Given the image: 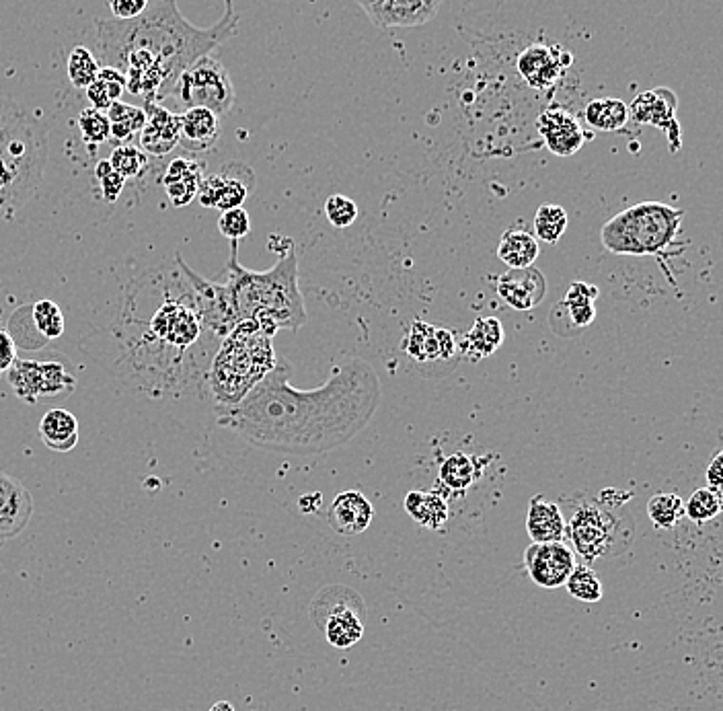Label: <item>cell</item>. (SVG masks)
<instances>
[{
	"instance_id": "1",
	"label": "cell",
	"mask_w": 723,
	"mask_h": 711,
	"mask_svg": "<svg viewBox=\"0 0 723 711\" xmlns=\"http://www.w3.org/2000/svg\"><path fill=\"white\" fill-rule=\"evenodd\" d=\"M292 366L276 368L233 407H220L218 424L261 451L325 455L352 442L374 418L383 399L378 374L362 358L337 366L313 391L290 385Z\"/></svg>"
},
{
	"instance_id": "2",
	"label": "cell",
	"mask_w": 723,
	"mask_h": 711,
	"mask_svg": "<svg viewBox=\"0 0 723 711\" xmlns=\"http://www.w3.org/2000/svg\"><path fill=\"white\" fill-rule=\"evenodd\" d=\"M222 19L200 29L177 9V0H159L130 21H95L97 58L124 72L128 91L146 103L169 97L185 68L210 56L239 31L233 0H224Z\"/></svg>"
},
{
	"instance_id": "3",
	"label": "cell",
	"mask_w": 723,
	"mask_h": 711,
	"mask_svg": "<svg viewBox=\"0 0 723 711\" xmlns=\"http://www.w3.org/2000/svg\"><path fill=\"white\" fill-rule=\"evenodd\" d=\"M239 241H231L226 288L231 292L237 323L253 319L274 335L280 329L296 331L307 323V309L298 286V253L292 239L278 264L265 272H251L239 264Z\"/></svg>"
},
{
	"instance_id": "4",
	"label": "cell",
	"mask_w": 723,
	"mask_h": 711,
	"mask_svg": "<svg viewBox=\"0 0 723 711\" xmlns=\"http://www.w3.org/2000/svg\"><path fill=\"white\" fill-rule=\"evenodd\" d=\"M48 130L21 105L0 97V222L11 220L40 187Z\"/></svg>"
},
{
	"instance_id": "5",
	"label": "cell",
	"mask_w": 723,
	"mask_h": 711,
	"mask_svg": "<svg viewBox=\"0 0 723 711\" xmlns=\"http://www.w3.org/2000/svg\"><path fill=\"white\" fill-rule=\"evenodd\" d=\"M274 333L257 321H241L224 342L212 364V389L220 407H233L276 368Z\"/></svg>"
},
{
	"instance_id": "6",
	"label": "cell",
	"mask_w": 723,
	"mask_h": 711,
	"mask_svg": "<svg viewBox=\"0 0 723 711\" xmlns=\"http://www.w3.org/2000/svg\"><path fill=\"white\" fill-rule=\"evenodd\" d=\"M684 210L664 202H641L606 220L602 247L621 257H666L682 231Z\"/></svg>"
},
{
	"instance_id": "7",
	"label": "cell",
	"mask_w": 723,
	"mask_h": 711,
	"mask_svg": "<svg viewBox=\"0 0 723 711\" xmlns=\"http://www.w3.org/2000/svg\"><path fill=\"white\" fill-rule=\"evenodd\" d=\"M619 508L623 506H611L586 494L565 498L561 510L565 516V537L586 564L600 557L621 555L629 549L635 527L631 516L619 512Z\"/></svg>"
},
{
	"instance_id": "8",
	"label": "cell",
	"mask_w": 723,
	"mask_h": 711,
	"mask_svg": "<svg viewBox=\"0 0 723 711\" xmlns=\"http://www.w3.org/2000/svg\"><path fill=\"white\" fill-rule=\"evenodd\" d=\"M169 97L183 109L206 107L216 116H224L235 105V85L218 58L204 56L181 72Z\"/></svg>"
},
{
	"instance_id": "9",
	"label": "cell",
	"mask_w": 723,
	"mask_h": 711,
	"mask_svg": "<svg viewBox=\"0 0 723 711\" xmlns=\"http://www.w3.org/2000/svg\"><path fill=\"white\" fill-rule=\"evenodd\" d=\"M364 603L346 586H327L313 601L311 615L333 648L348 650L364 635Z\"/></svg>"
},
{
	"instance_id": "10",
	"label": "cell",
	"mask_w": 723,
	"mask_h": 711,
	"mask_svg": "<svg viewBox=\"0 0 723 711\" xmlns=\"http://www.w3.org/2000/svg\"><path fill=\"white\" fill-rule=\"evenodd\" d=\"M576 566L574 549L563 541L532 543L524 551V568L530 580L545 590L565 586Z\"/></svg>"
},
{
	"instance_id": "11",
	"label": "cell",
	"mask_w": 723,
	"mask_h": 711,
	"mask_svg": "<svg viewBox=\"0 0 723 711\" xmlns=\"http://www.w3.org/2000/svg\"><path fill=\"white\" fill-rule=\"evenodd\" d=\"M255 183L253 171L245 163H228L214 175H204L198 198L206 208H241Z\"/></svg>"
},
{
	"instance_id": "12",
	"label": "cell",
	"mask_w": 723,
	"mask_h": 711,
	"mask_svg": "<svg viewBox=\"0 0 723 711\" xmlns=\"http://www.w3.org/2000/svg\"><path fill=\"white\" fill-rule=\"evenodd\" d=\"M177 264L196 292L198 313L202 317V323L218 335L231 333L239 323H237V317L233 311L231 292H228L226 284H214V282L198 276L192 268L183 264L181 255H177Z\"/></svg>"
},
{
	"instance_id": "13",
	"label": "cell",
	"mask_w": 723,
	"mask_h": 711,
	"mask_svg": "<svg viewBox=\"0 0 723 711\" xmlns=\"http://www.w3.org/2000/svg\"><path fill=\"white\" fill-rule=\"evenodd\" d=\"M378 29L420 27L430 23L442 0H356Z\"/></svg>"
},
{
	"instance_id": "14",
	"label": "cell",
	"mask_w": 723,
	"mask_h": 711,
	"mask_svg": "<svg viewBox=\"0 0 723 711\" xmlns=\"http://www.w3.org/2000/svg\"><path fill=\"white\" fill-rule=\"evenodd\" d=\"M572 64V56L555 44H532L518 54L516 70L520 79L537 91L551 89L561 77L565 68Z\"/></svg>"
},
{
	"instance_id": "15",
	"label": "cell",
	"mask_w": 723,
	"mask_h": 711,
	"mask_svg": "<svg viewBox=\"0 0 723 711\" xmlns=\"http://www.w3.org/2000/svg\"><path fill=\"white\" fill-rule=\"evenodd\" d=\"M676 97L668 89L639 93L629 105V116L641 126L662 130L670 142V151H680V126L676 120Z\"/></svg>"
},
{
	"instance_id": "16",
	"label": "cell",
	"mask_w": 723,
	"mask_h": 711,
	"mask_svg": "<svg viewBox=\"0 0 723 711\" xmlns=\"http://www.w3.org/2000/svg\"><path fill=\"white\" fill-rule=\"evenodd\" d=\"M202 317L198 309L183 307L179 303H167L163 305L152 321L148 323L150 333L155 335L157 340L173 346V348H189L198 342L202 333Z\"/></svg>"
},
{
	"instance_id": "17",
	"label": "cell",
	"mask_w": 723,
	"mask_h": 711,
	"mask_svg": "<svg viewBox=\"0 0 723 711\" xmlns=\"http://www.w3.org/2000/svg\"><path fill=\"white\" fill-rule=\"evenodd\" d=\"M33 498L25 485L0 471V541L19 537L33 516Z\"/></svg>"
},
{
	"instance_id": "18",
	"label": "cell",
	"mask_w": 723,
	"mask_h": 711,
	"mask_svg": "<svg viewBox=\"0 0 723 711\" xmlns=\"http://www.w3.org/2000/svg\"><path fill=\"white\" fill-rule=\"evenodd\" d=\"M537 130L549 151L557 157H574L586 142L580 122L565 109L553 107L537 118Z\"/></svg>"
},
{
	"instance_id": "19",
	"label": "cell",
	"mask_w": 723,
	"mask_h": 711,
	"mask_svg": "<svg viewBox=\"0 0 723 711\" xmlns=\"http://www.w3.org/2000/svg\"><path fill=\"white\" fill-rule=\"evenodd\" d=\"M498 294L508 307L516 311H530L539 307L547 296V280L535 266L510 268L498 278Z\"/></svg>"
},
{
	"instance_id": "20",
	"label": "cell",
	"mask_w": 723,
	"mask_h": 711,
	"mask_svg": "<svg viewBox=\"0 0 723 711\" xmlns=\"http://www.w3.org/2000/svg\"><path fill=\"white\" fill-rule=\"evenodd\" d=\"M146 126L140 132V148L152 157H165L179 144L181 116L165 109L157 101L146 103Z\"/></svg>"
},
{
	"instance_id": "21",
	"label": "cell",
	"mask_w": 723,
	"mask_h": 711,
	"mask_svg": "<svg viewBox=\"0 0 723 711\" xmlns=\"http://www.w3.org/2000/svg\"><path fill=\"white\" fill-rule=\"evenodd\" d=\"M372 518L374 508L370 500L358 490L341 492L327 510L329 527L344 537L362 535L372 525Z\"/></svg>"
},
{
	"instance_id": "22",
	"label": "cell",
	"mask_w": 723,
	"mask_h": 711,
	"mask_svg": "<svg viewBox=\"0 0 723 711\" xmlns=\"http://www.w3.org/2000/svg\"><path fill=\"white\" fill-rule=\"evenodd\" d=\"M220 140V116L206 107H192L181 114L179 144L185 151L206 153Z\"/></svg>"
},
{
	"instance_id": "23",
	"label": "cell",
	"mask_w": 723,
	"mask_h": 711,
	"mask_svg": "<svg viewBox=\"0 0 723 711\" xmlns=\"http://www.w3.org/2000/svg\"><path fill=\"white\" fill-rule=\"evenodd\" d=\"M204 179V165L194 159L177 157L169 163L163 185L175 208H183L198 198L200 183Z\"/></svg>"
},
{
	"instance_id": "24",
	"label": "cell",
	"mask_w": 723,
	"mask_h": 711,
	"mask_svg": "<svg viewBox=\"0 0 723 711\" xmlns=\"http://www.w3.org/2000/svg\"><path fill=\"white\" fill-rule=\"evenodd\" d=\"M526 533L532 543H555L565 539V516L561 506L547 500L545 496H535L528 502L526 514Z\"/></svg>"
},
{
	"instance_id": "25",
	"label": "cell",
	"mask_w": 723,
	"mask_h": 711,
	"mask_svg": "<svg viewBox=\"0 0 723 711\" xmlns=\"http://www.w3.org/2000/svg\"><path fill=\"white\" fill-rule=\"evenodd\" d=\"M504 325L496 317L477 319L471 331L461 340V352L467 360L479 362L496 354L504 344Z\"/></svg>"
},
{
	"instance_id": "26",
	"label": "cell",
	"mask_w": 723,
	"mask_h": 711,
	"mask_svg": "<svg viewBox=\"0 0 723 711\" xmlns=\"http://www.w3.org/2000/svg\"><path fill=\"white\" fill-rule=\"evenodd\" d=\"M42 442L54 453H70L79 444V420L66 409H50L40 422Z\"/></svg>"
},
{
	"instance_id": "27",
	"label": "cell",
	"mask_w": 723,
	"mask_h": 711,
	"mask_svg": "<svg viewBox=\"0 0 723 711\" xmlns=\"http://www.w3.org/2000/svg\"><path fill=\"white\" fill-rule=\"evenodd\" d=\"M405 510L420 527L440 531L450 516V508L440 494L434 492H409L405 496Z\"/></svg>"
},
{
	"instance_id": "28",
	"label": "cell",
	"mask_w": 723,
	"mask_h": 711,
	"mask_svg": "<svg viewBox=\"0 0 723 711\" xmlns=\"http://www.w3.org/2000/svg\"><path fill=\"white\" fill-rule=\"evenodd\" d=\"M598 288L594 284L588 282H572L567 288V294L563 301L557 305V309L565 311L569 323H572L576 329H584L588 325H592L594 317H596V298H598Z\"/></svg>"
},
{
	"instance_id": "29",
	"label": "cell",
	"mask_w": 723,
	"mask_h": 711,
	"mask_svg": "<svg viewBox=\"0 0 723 711\" xmlns=\"http://www.w3.org/2000/svg\"><path fill=\"white\" fill-rule=\"evenodd\" d=\"M539 251V239L524 229H508L498 245V257L508 268L535 266Z\"/></svg>"
},
{
	"instance_id": "30",
	"label": "cell",
	"mask_w": 723,
	"mask_h": 711,
	"mask_svg": "<svg viewBox=\"0 0 723 711\" xmlns=\"http://www.w3.org/2000/svg\"><path fill=\"white\" fill-rule=\"evenodd\" d=\"M584 118H586L588 126H592L594 130L619 132L625 128V124L629 122L631 116H629L627 103H623L621 99L604 97V99H594L586 105Z\"/></svg>"
},
{
	"instance_id": "31",
	"label": "cell",
	"mask_w": 723,
	"mask_h": 711,
	"mask_svg": "<svg viewBox=\"0 0 723 711\" xmlns=\"http://www.w3.org/2000/svg\"><path fill=\"white\" fill-rule=\"evenodd\" d=\"M407 356L415 362L426 364L440 360V344H438V327L426 321H413L403 344Z\"/></svg>"
},
{
	"instance_id": "32",
	"label": "cell",
	"mask_w": 723,
	"mask_h": 711,
	"mask_svg": "<svg viewBox=\"0 0 723 711\" xmlns=\"http://www.w3.org/2000/svg\"><path fill=\"white\" fill-rule=\"evenodd\" d=\"M107 118L111 122V136L126 144L134 134H140L146 126V111L142 107L116 101L107 109Z\"/></svg>"
},
{
	"instance_id": "33",
	"label": "cell",
	"mask_w": 723,
	"mask_h": 711,
	"mask_svg": "<svg viewBox=\"0 0 723 711\" xmlns=\"http://www.w3.org/2000/svg\"><path fill=\"white\" fill-rule=\"evenodd\" d=\"M9 372V383L15 389L17 397H21L25 403H37L42 397V377H40V362L33 360H21L17 358Z\"/></svg>"
},
{
	"instance_id": "34",
	"label": "cell",
	"mask_w": 723,
	"mask_h": 711,
	"mask_svg": "<svg viewBox=\"0 0 723 711\" xmlns=\"http://www.w3.org/2000/svg\"><path fill=\"white\" fill-rule=\"evenodd\" d=\"M99 68V58L87 46H74L70 50L66 60V72L74 89H89L97 79Z\"/></svg>"
},
{
	"instance_id": "35",
	"label": "cell",
	"mask_w": 723,
	"mask_h": 711,
	"mask_svg": "<svg viewBox=\"0 0 723 711\" xmlns=\"http://www.w3.org/2000/svg\"><path fill=\"white\" fill-rule=\"evenodd\" d=\"M9 335L13 338L15 346L23 350H40L48 344V340L33 321V305H25L13 313L9 321Z\"/></svg>"
},
{
	"instance_id": "36",
	"label": "cell",
	"mask_w": 723,
	"mask_h": 711,
	"mask_svg": "<svg viewBox=\"0 0 723 711\" xmlns=\"http://www.w3.org/2000/svg\"><path fill=\"white\" fill-rule=\"evenodd\" d=\"M475 479H477L475 463H473L471 457H467L463 453L450 455L440 465V483L446 485V488L452 490V492L469 490Z\"/></svg>"
},
{
	"instance_id": "37",
	"label": "cell",
	"mask_w": 723,
	"mask_h": 711,
	"mask_svg": "<svg viewBox=\"0 0 723 711\" xmlns=\"http://www.w3.org/2000/svg\"><path fill=\"white\" fill-rule=\"evenodd\" d=\"M567 212L557 204H543L535 214V237L547 245L559 243L567 231Z\"/></svg>"
},
{
	"instance_id": "38",
	"label": "cell",
	"mask_w": 723,
	"mask_h": 711,
	"mask_svg": "<svg viewBox=\"0 0 723 711\" xmlns=\"http://www.w3.org/2000/svg\"><path fill=\"white\" fill-rule=\"evenodd\" d=\"M648 516L654 522V527L670 531L684 518V500L670 492L656 494L648 502Z\"/></svg>"
},
{
	"instance_id": "39",
	"label": "cell",
	"mask_w": 723,
	"mask_h": 711,
	"mask_svg": "<svg viewBox=\"0 0 723 711\" xmlns=\"http://www.w3.org/2000/svg\"><path fill=\"white\" fill-rule=\"evenodd\" d=\"M723 510V494L711 488H699L691 494V498L684 502V516L693 520L695 525H705V522L717 518Z\"/></svg>"
},
{
	"instance_id": "40",
	"label": "cell",
	"mask_w": 723,
	"mask_h": 711,
	"mask_svg": "<svg viewBox=\"0 0 723 711\" xmlns=\"http://www.w3.org/2000/svg\"><path fill=\"white\" fill-rule=\"evenodd\" d=\"M565 588L580 603H598L604 596L602 582L588 564L574 568V572L569 574L565 582Z\"/></svg>"
},
{
	"instance_id": "41",
	"label": "cell",
	"mask_w": 723,
	"mask_h": 711,
	"mask_svg": "<svg viewBox=\"0 0 723 711\" xmlns=\"http://www.w3.org/2000/svg\"><path fill=\"white\" fill-rule=\"evenodd\" d=\"M42 377V397H56L64 393H72L76 387V379L72 372L66 370L62 362H40Z\"/></svg>"
},
{
	"instance_id": "42",
	"label": "cell",
	"mask_w": 723,
	"mask_h": 711,
	"mask_svg": "<svg viewBox=\"0 0 723 711\" xmlns=\"http://www.w3.org/2000/svg\"><path fill=\"white\" fill-rule=\"evenodd\" d=\"M33 321L48 342L58 340L66 329L64 315L54 301H37L33 305Z\"/></svg>"
},
{
	"instance_id": "43",
	"label": "cell",
	"mask_w": 723,
	"mask_h": 711,
	"mask_svg": "<svg viewBox=\"0 0 723 711\" xmlns=\"http://www.w3.org/2000/svg\"><path fill=\"white\" fill-rule=\"evenodd\" d=\"M109 163L113 165V169L120 171L126 179H130V177H140L146 171L148 157L144 155L142 148H136L132 144H120V146L113 148Z\"/></svg>"
},
{
	"instance_id": "44",
	"label": "cell",
	"mask_w": 723,
	"mask_h": 711,
	"mask_svg": "<svg viewBox=\"0 0 723 711\" xmlns=\"http://www.w3.org/2000/svg\"><path fill=\"white\" fill-rule=\"evenodd\" d=\"M79 128H81L83 140L89 144H103L111 138V122H109L107 114L95 107L81 111Z\"/></svg>"
},
{
	"instance_id": "45",
	"label": "cell",
	"mask_w": 723,
	"mask_h": 711,
	"mask_svg": "<svg viewBox=\"0 0 723 711\" xmlns=\"http://www.w3.org/2000/svg\"><path fill=\"white\" fill-rule=\"evenodd\" d=\"M325 216L333 229H350L358 218V204L348 196L335 194L325 202Z\"/></svg>"
},
{
	"instance_id": "46",
	"label": "cell",
	"mask_w": 723,
	"mask_h": 711,
	"mask_svg": "<svg viewBox=\"0 0 723 711\" xmlns=\"http://www.w3.org/2000/svg\"><path fill=\"white\" fill-rule=\"evenodd\" d=\"M218 231L228 241H239V239L247 237L251 233V216H249V212L243 206L224 210L220 214V218H218Z\"/></svg>"
},
{
	"instance_id": "47",
	"label": "cell",
	"mask_w": 723,
	"mask_h": 711,
	"mask_svg": "<svg viewBox=\"0 0 723 711\" xmlns=\"http://www.w3.org/2000/svg\"><path fill=\"white\" fill-rule=\"evenodd\" d=\"M95 177L99 181V187H101V194L107 202H116L124 190L126 185V177L113 169V165L107 161H99V165L95 167Z\"/></svg>"
},
{
	"instance_id": "48",
	"label": "cell",
	"mask_w": 723,
	"mask_h": 711,
	"mask_svg": "<svg viewBox=\"0 0 723 711\" xmlns=\"http://www.w3.org/2000/svg\"><path fill=\"white\" fill-rule=\"evenodd\" d=\"M97 83L107 91V95L113 101H120L124 91H128V83H126L124 72H120L118 68H113V66H101L99 68Z\"/></svg>"
},
{
	"instance_id": "49",
	"label": "cell",
	"mask_w": 723,
	"mask_h": 711,
	"mask_svg": "<svg viewBox=\"0 0 723 711\" xmlns=\"http://www.w3.org/2000/svg\"><path fill=\"white\" fill-rule=\"evenodd\" d=\"M109 9L116 19L130 21L148 9V0H109Z\"/></svg>"
},
{
	"instance_id": "50",
	"label": "cell",
	"mask_w": 723,
	"mask_h": 711,
	"mask_svg": "<svg viewBox=\"0 0 723 711\" xmlns=\"http://www.w3.org/2000/svg\"><path fill=\"white\" fill-rule=\"evenodd\" d=\"M705 481H707V488L723 494V442H721V446L717 448V451L713 453V457H711V461L707 465Z\"/></svg>"
},
{
	"instance_id": "51",
	"label": "cell",
	"mask_w": 723,
	"mask_h": 711,
	"mask_svg": "<svg viewBox=\"0 0 723 711\" xmlns=\"http://www.w3.org/2000/svg\"><path fill=\"white\" fill-rule=\"evenodd\" d=\"M17 360V346L9 331L0 329V372H7Z\"/></svg>"
},
{
	"instance_id": "52",
	"label": "cell",
	"mask_w": 723,
	"mask_h": 711,
	"mask_svg": "<svg viewBox=\"0 0 723 711\" xmlns=\"http://www.w3.org/2000/svg\"><path fill=\"white\" fill-rule=\"evenodd\" d=\"M87 97H89V101H91V105H93L95 109L105 111V114H107V109H109L113 103H116V101H113V99L107 95V91L97 83V79H95V83L87 89Z\"/></svg>"
},
{
	"instance_id": "53",
	"label": "cell",
	"mask_w": 723,
	"mask_h": 711,
	"mask_svg": "<svg viewBox=\"0 0 723 711\" xmlns=\"http://www.w3.org/2000/svg\"><path fill=\"white\" fill-rule=\"evenodd\" d=\"M438 344H440V360H450L456 356V348H459V344H456L452 331L438 327Z\"/></svg>"
},
{
	"instance_id": "54",
	"label": "cell",
	"mask_w": 723,
	"mask_h": 711,
	"mask_svg": "<svg viewBox=\"0 0 723 711\" xmlns=\"http://www.w3.org/2000/svg\"><path fill=\"white\" fill-rule=\"evenodd\" d=\"M319 506H321V494H309V496H302L298 500V508L302 512H307V514L319 510Z\"/></svg>"
},
{
	"instance_id": "55",
	"label": "cell",
	"mask_w": 723,
	"mask_h": 711,
	"mask_svg": "<svg viewBox=\"0 0 723 711\" xmlns=\"http://www.w3.org/2000/svg\"><path fill=\"white\" fill-rule=\"evenodd\" d=\"M210 711H235V707L228 703V701H218L210 707Z\"/></svg>"
},
{
	"instance_id": "56",
	"label": "cell",
	"mask_w": 723,
	"mask_h": 711,
	"mask_svg": "<svg viewBox=\"0 0 723 711\" xmlns=\"http://www.w3.org/2000/svg\"><path fill=\"white\" fill-rule=\"evenodd\" d=\"M719 442H723V428H719Z\"/></svg>"
}]
</instances>
